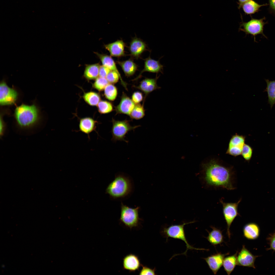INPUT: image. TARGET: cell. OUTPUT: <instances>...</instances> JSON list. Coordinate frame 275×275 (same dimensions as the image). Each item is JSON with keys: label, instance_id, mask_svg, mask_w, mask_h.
<instances>
[{"label": "cell", "instance_id": "6da1fadb", "mask_svg": "<svg viewBox=\"0 0 275 275\" xmlns=\"http://www.w3.org/2000/svg\"><path fill=\"white\" fill-rule=\"evenodd\" d=\"M202 178L208 187L229 190L236 188L232 167H226L216 159H212L202 165Z\"/></svg>", "mask_w": 275, "mask_h": 275}, {"label": "cell", "instance_id": "7a4b0ae2", "mask_svg": "<svg viewBox=\"0 0 275 275\" xmlns=\"http://www.w3.org/2000/svg\"><path fill=\"white\" fill-rule=\"evenodd\" d=\"M134 190V183L131 177L124 173H119L108 184L105 192L111 199L118 200L129 197Z\"/></svg>", "mask_w": 275, "mask_h": 275}, {"label": "cell", "instance_id": "3957f363", "mask_svg": "<svg viewBox=\"0 0 275 275\" xmlns=\"http://www.w3.org/2000/svg\"><path fill=\"white\" fill-rule=\"evenodd\" d=\"M14 115L17 125L22 129L33 127L39 119L38 109L34 104H22L18 106L15 109Z\"/></svg>", "mask_w": 275, "mask_h": 275}, {"label": "cell", "instance_id": "277c9868", "mask_svg": "<svg viewBox=\"0 0 275 275\" xmlns=\"http://www.w3.org/2000/svg\"><path fill=\"white\" fill-rule=\"evenodd\" d=\"M195 222V221H193L189 222L184 223L181 225H172L168 227H164L161 231V234L166 239L167 241L168 240L169 238L170 237L181 240L184 241L186 244L187 248L185 252L181 254L174 255L173 256L174 257L179 254H183L186 255L187 252L188 250H206V249H203L194 248L189 244L186 239L184 229V226Z\"/></svg>", "mask_w": 275, "mask_h": 275}, {"label": "cell", "instance_id": "5b68a950", "mask_svg": "<svg viewBox=\"0 0 275 275\" xmlns=\"http://www.w3.org/2000/svg\"><path fill=\"white\" fill-rule=\"evenodd\" d=\"M130 121L126 119L123 120H117L112 118V126L111 132L112 135L111 140L116 143L117 141H123L128 143V141L126 139V135L129 132L133 131L140 125L131 126Z\"/></svg>", "mask_w": 275, "mask_h": 275}, {"label": "cell", "instance_id": "8992f818", "mask_svg": "<svg viewBox=\"0 0 275 275\" xmlns=\"http://www.w3.org/2000/svg\"><path fill=\"white\" fill-rule=\"evenodd\" d=\"M140 207H130L122 202L120 204L119 221L127 227L131 229L138 226L141 220L139 215Z\"/></svg>", "mask_w": 275, "mask_h": 275}, {"label": "cell", "instance_id": "52a82bcc", "mask_svg": "<svg viewBox=\"0 0 275 275\" xmlns=\"http://www.w3.org/2000/svg\"><path fill=\"white\" fill-rule=\"evenodd\" d=\"M265 17L257 19L252 18L250 21L247 22H241L240 24L239 31H242L245 33L246 35H251L254 37V42L256 40V37L259 35H261L266 38L267 37L264 33L265 25L267 23L264 20Z\"/></svg>", "mask_w": 275, "mask_h": 275}, {"label": "cell", "instance_id": "ba28073f", "mask_svg": "<svg viewBox=\"0 0 275 275\" xmlns=\"http://www.w3.org/2000/svg\"><path fill=\"white\" fill-rule=\"evenodd\" d=\"M241 198L235 203H226L222 199L220 202L223 206V213L227 225V234L229 239L230 237V228L233 221L238 216H240L238 211V205L241 202Z\"/></svg>", "mask_w": 275, "mask_h": 275}, {"label": "cell", "instance_id": "9c48e42d", "mask_svg": "<svg viewBox=\"0 0 275 275\" xmlns=\"http://www.w3.org/2000/svg\"><path fill=\"white\" fill-rule=\"evenodd\" d=\"M18 94L15 89L9 87L6 82L2 81L0 85V104L2 106L14 104L16 101Z\"/></svg>", "mask_w": 275, "mask_h": 275}, {"label": "cell", "instance_id": "30bf717a", "mask_svg": "<svg viewBox=\"0 0 275 275\" xmlns=\"http://www.w3.org/2000/svg\"><path fill=\"white\" fill-rule=\"evenodd\" d=\"M245 141V137L243 135H233L229 141L226 154L235 157L241 155Z\"/></svg>", "mask_w": 275, "mask_h": 275}, {"label": "cell", "instance_id": "8fae6325", "mask_svg": "<svg viewBox=\"0 0 275 275\" xmlns=\"http://www.w3.org/2000/svg\"><path fill=\"white\" fill-rule=\"evenodd\" d=\"M258 256L254 255L243 245L242 249L237 255V265L255 268V262Z\"/></svg>", "mask_w": 275, "mask_h": 275}, {"label": "cell", "instance_id": "7c38bea8", "mask_svg": "<svg viewBox=\"0 0 275 275\" xmlns=\"http://www.w3.org/2000/svg\"><path fill=\"white\" fill-rule=\"evenodd\" d=\"M146 43L136 37L132 38L129 46V50L132 57L138 59L145 51L148 50Z\"/></svg>", "mask_w": 275, "mask_h": 275}, {"label": "cell", "instance_id": "4fadbf2b", "mask_svg": "<svg viewBox=\"0 0 275 275\" xmlns=\"http://www.w3.org/2000/svg\"><path fill=\"white\" fill-rule=\"evenodd\" d=\"M156 60L152 59L149 56L144 60V68L140 73L139 75L132 80H136L140 78L143 73L148 72L158 73L160 72L163 73V67L164 66L160 63L159 60Z\"/></svg>", "mask_w": 275, "mask_h": 275}, {"label": "cell", "instance_id": "5bb4252c", "mask_svg": "<svg viewBox=\"0 0 275 275\" xmlns=\"http://www.w3.org/2000/svg\"><path fill=\"white\" fill-rule=\"evenodd\" d=\"M228 254L229 253L224 254L218 253L203 259L214 274L215 275L223 265L225 256Z\"/></svg>", "mask_w": 275, "mask_h": 275}, {"label": "cell", "instance_id": "9a60e30c", "mask_svg": "<svg viewBox=\"0 0 275 275\" xmlns=\"http://www.w3.org/2000/svg\"><path fill=\"white\" fill-rule=\"evenodd\" d=\"M135 105L132 100L123 93L119 103L115 108L116 114H122L129 116Z\"/></svg>", "mask_w": 275, "mask_h": 275}, {"label": "cell", "instance_id": "2e32d148", "mask_svg": "<svg viewBox=\"0 0 275 275\" xmlns=\"http://www.w3.org/2000/svg\"><path fill=\"white\" fill-rule=\"evenodd\" d=\"M126 45L122 40H118L111 43L104 45L105 49L112 57H120L125 55V48Z\"/></svg>", "mask_w": 275, "mask_h": 275}, {"label": "cell", "instance_id": "e0dca14e", "mask_svg": "<svg viewBox=\"0 0 275 275\" xmlns=\"http://www.w3.org/2000/svg\"><path fill=\"white\" fill-rule=\"evenodd\" d=\"M141 265L138 257L134 254L127 255L123 259V269L130 272H134L138 270Z\"/></svg>", "mask_w": 275, "mask_h": 275}, {"label": "cell", "instance_id": "ac0fdd59", "mask_svg": "<svg viewBox=\"0 0 275 275\" xmlns=\"http://www.w3.org/2000/svg\"><path fill=\"white\" fill-rule=\"evenodd\" d=\"M160 76H157V75L154 78H146L141 81L139 85L136 88L143 92L146 96L154 90L161 88L157 84V81Z\"/></svg>", "mask_w": 275, "mask_h": 275}, {"label": "cell", "instance_id": "d6986e66", "mask_svg": "<svg viewBox=\"0 0 275 275\" xmlns=\"http://www.w3.org/2000/svg\"><path fill=\"white\" fill-rule=\"evenodd\" d=\"M97 55L100 59L103 65L108 68L111 71L117 72L119 75L121 82L122 86L126 90H127V84L124 81L121 76L117 67L116 63L112 57L103 54H100L96 53Z\"/></svg>", "mask_w": 275, "mask_h": 275}, {"label": "cell", "instance_id": "ffe728a7", "mask_svg": "<svg viewBox=\"0 0 275 275\" xmlns=\"http://www.w3.org/2000/svg\"><path fill=\"white\" fill-rule=\"evenodd\" d=\"M97 122L92 118L87 117L81 118L79 121V131L87 134L89 138V134L95 130Z\"/></svg>", "mask_w": 275, "mask_h": 275}, {"label": "cell", "instance_id": "44dd1931", "mask_svg": "<svg viewBox=\"0 0 275 275\" xmlns=\"http://www.w3.org/2000/svg\"><path fill=\"white\" fill-rule=\"evenodd\" d=\"M243 231L244 237L250 240L256 239L259 237L260 232L258 225L254 223L246 224L244 226Z\"/></svg>", "mask_w": 275, "mask_h": 275}, {"label": "cell", "instance_id": "7402d4cb", "mask_svg": "<svg viewBox=\"0 0 275 275\" xmlns=\"http://www.w3.org/2000/svg\"><path fill=\"white\" fill-rule=\"evenodd\" d=\"M121 68L125 75L129 77L133 75L138 69V65L132 59L125 61H116Z\"/></svg>", "mask_w": 275, "mask_h": 275}, {"label": "cell", "instance_id": "603a6c76", "mask_svg": "<svg viewBox=\"0 0 275 275\" xmlns=\"http://www.w3.org/2000/svg\"><path fill=\"white\" fill-rule=\"evenodd\" d=\"M212 230L210 232L208 231L209 235L206 239L212 245L215 246L221 244L224 242V236L222 231L213 226H210Z\"/></svg>", "mask_w": 275, "mask_h": 275}, {"label": "cell", "instance_id": "cb8c5ba5", "mask_svg": "<svg viewBox=\"0 0 275 275\" xmlns=\"http://www.w3.org/2000/svg\"><path fill=\"white\" fill-rule=\"evenodd\" d=\"M268 5L266 4L260 5L253 0H250L243 4L241 6L245 13L247 15H251L258 12L260 7Z\"/></svg>", "mask_w": 275, "mask_h": 275}, {"label": "cell", "instance_id": "d4e9b609", "mask_svg": "<svg viewBox=\"0 0 275 275\" xmlns=\"http://www.w3.org/2000/svg\"><path fill=\"white\" fill-rule=\"evenodd\" d=\"M238 252L234 254L225 257L223 266L228 275H230L237 265V258Z\"/></svg>", "mask_w": 275, "mask_h": 275}, {"label": "cell", "instance_id": "484cf974", "mask_svg": "<svg viewBox=\"0 0 275 275\" xmlns=\"http://www.w3.org/2000/svg\"><path fill=\"white\" fill-rule=\"evenodd\" d=\"M100 66V65L98 64L87 65L84 73L85 77L88 80L96 79L99 76Z\"/></svg>", "mask_w": 275, "mask_h": 275}, {"label": "cell", "instance_id": "4316f807", "mask_svg": "<svg viewBox=\"0 0 275 275\" xmlns=\"http://www.w3.org/2000/svg\"><path fill=\"white\" fill-rule=\"evenodd\" d=\"M265 80L267 85L265 91L267 93L268 102L271 108L275 103V80Z\"/></svg>", "mask_w": 275, "mask_h": 275}, {"label": "cell", "instance_id": "83f0119b", "mask_svg": "<svg viewBox=\"0 0 275 275\" xmlns=\"http://www.w3.org/2000/svg\"><path fill=\"white\" fill-rule=\"evenodd\" d=\"M83 98L86 102L92 106L97 105L101 100L100 96L98 93L91 91L84 93Z\"/></svg>", "mask_w": 275, "mask_h": 275}, {"label": "cell", "instance_id": "f1b7e54d", "mask_svg": "<svg viewBox=\"0 0 275 275\" xmlns=\"http://www.w3.org/2000/svg\"><path fill=\"white\" fill-rule=\"evenodd\" d=\"M143 104H135L129 116L132 119L136 120L143 118L145 115V111Z\"/></svg>", "mask_w": 275, "mask_h": 275}, {"label": "cell", "instance_id": "f546056e", "mask_svg": "<svg viewBox=\"0 0 275 275\" xmlns=\"http://www.w3.org/2000/svg\"><path fill=\"white\" fill-rule=\"evenodd\" d=\"M117 94V89L112 84H108L104 89V94L105 97L110 101L115 100Z\"/></svg>", "mask_w": 275, "mask_h": 275}, {"label": "cell", "instance_id": "4dcf8cb0", "mask_svg": "<svg viewBox=\"0 0 275 275\" xmlns=\"http://www.w3.org/2000/svg\"><path fill=\"white\" fill-rule=\"evenodd\" d=\"M97 107L99 112L101 114L110 113L112 111L113 108L112 103L106 101H100Z\"/></svg>", "mask_w": 275, "mask_h": 275}, {"label": "cell", "instance_id": "1f68e13d", "mask_svg": "<svg viewBox=\"0 0 275 275\" xmlns=\"http://www.w3.org/2000/svg\"><path fill=\"white\" fill-rule=\"evenodd\" d=\"M109 83L106 78L99 77L96 79L93 86L94 88L101 91L104 89Z\"/></svg>", "mask_w": 275, "mask_h": 275}, {"label": "cell", "instance_id": "d6a6232c", "mask_svg": "<svg viewBox=\"0 0 275 275\" xmlns=\"http://www.w3.org/2000/svg\"><path fill=\"white\" fill-rule=\"evenodd\" d=\"M253 149L249 145L245 144L243 148L241 155L246 161L250 160L252 156Z\"/></svg>", "mask_w": 275, "mask_h": 275}, {"label": "cell", "instance_id": "836d02e7", "mask_svg": "<svg viewBox=\"0 0 275 275\" xmlns=\"http://www.w3.org/2000/svg\"><path fill=\"white\" fill-rule=\"evenodd\" d=\"M109 83L114 84L117 83L120 79L118 74L116 72L111 71L106 77Z\"/></svg>", "mask_w": 275, "mask_h": 275}, {"label": "cell", "instance_id": "e575fe53", "mask_svg": "<svg viewBox=\"0 0 275 275\" xmlns=\"http://www.w3.org/2000/svg\"><path fill=\"white\" fill-rule=\"evenodd\" d=\"M141 266L142 268L140 271L139 275H156L155 271L156 269L155 268L153 269L147 266H144L141 264Z\"/></svg>", "mask_w": 275, "mask_h": 275}, {"label": "cell", "instance_id": "d590c367", "mask_svg": "<svg viewBox=\"0 0 275 275\" xmlns=\"http://www.w3.org/2000/svg\"><path fill=\"white\" fill-rule=\"evenodd\" d=\"M267 240L270 246L269 248L267 249V250H272L275 251V231L274 232L269 235Z\"/></svg>", "mask_w": 275, "mask_h": 275}, {"label": "cell", "instance_id": "8d00e7d4", "mask_svg": "<svg viewBox=\"0 0 275 275\" xmlns=\"http://www.w3.org/2000/svg\"><path fill=\"white\" fill-rule=\"evenodd\" d=\"M143 99L142 93L136 91L134 92L132 96V100L133 102L136 104L139 103Z\"/></svg>", "mask_w": 275, "mask_h": 275}, {"label": "cell", "instance_id": "74e56055", "mask_svg": "<svg viewBox=\"0 0 275 275\" xmlns=\"http://www.w3.org/2000/svg\"><path fill=\"white\" fill-rule=\"evenodd\" d=\"M111 70L103 65L100 66L99 72V77L105 78Z\"/></svg>", "mask_w": 275, "mask_h": 275}, {"label": "cell", "instance_id": "f35d334b", "mask_svg": "<svg viewBox=\"0 0 275 275\" xmlns=\"http://www.w3.org/2000/svg\"><path fill=\"white\" fill-rule=\"evenodd\" d=\"M5 126L2 117L1 116L0 121V135L1 138L4 135L5 131Z\"/></svg>", "mask_w": 275, "mask_h": 275}, {"label": "cell", "instance_id": "ab89813d", "mask_svg": "<svg viewBox=\"0 0 275 275\" xmlns=\"http://www.w3.org/2000/svg\"><path fill=\"white\" fill-rule=\"evenodd\" d=\"M269 3L271 9L275 12V0H269Z\"/></svg>", "mask_w": 275, "mask_h": 275}, {"label": "cell", "instance_id": "60d3db41", "mask_svg": "<svg viewBox=\"0 0 275 275\" xmlns=\"http://www.w3.org/2000/svg\"><path fill=\"white\" fill-rule=\"evenodd\" d=\"M250 0H238V8H240L241 6L243 4Z\"/></svg>", "mask_w": 275, "mask_h": 275}]
</instances>
